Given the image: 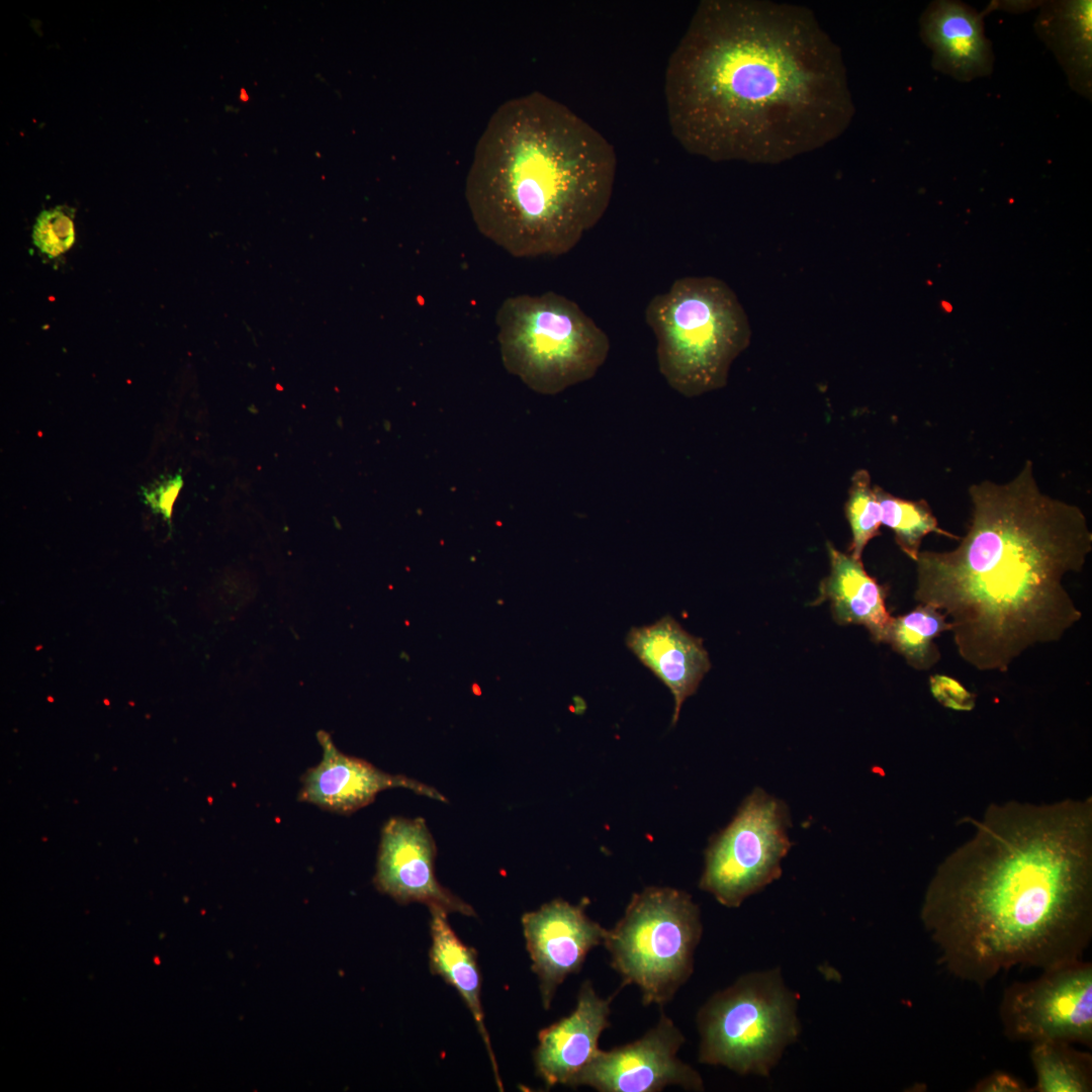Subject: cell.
Here are the masks:
<instances>
[{
	"label": "cell",
	"mask_w": 1092,
	"mask_h": 1092,
	"mask_svg": "<svg viewBox=\"0 0 1092 1092\" xmlns=\"http://www.w3.org/2000/svg\"><path fill=\"white\" fill-rule=\"evenodd\" d=\"M932 696L945 708L968 712L976 705V696L969 692L959 680L944 674L929 677Z\"/></svg>",
	"instance_id": "cell-27"
},
{
	"label": "cell",
	"mask_w": 1092,
	"mask_h": 1092,
	"mask_svg": "<svg viewBox=\"0 0 1092 1092\" xmlns=\"http://www.w3.org/2000/svg\"><path fill=\"white\" fill-rule=\"evenodd\" d=\"M495 324L506 369L541 394L593 378L607 360V334L573 300L547 291L499 305Z\"/></svg>",
	"instance_id": "cell-6"
},
{
	"label": "cell",
	"mask_w": 1092,
	"mask_h": 1092,
	"mask_svg": "<svg viewBox=\"0 0 1092 1092\" xmlns=\"http://www.w3.org/2000/svg\"><path fill=\"white\" fill-rule=\"evenodd\" d=\"M182 486L183 478L180 472L162 476L150 485L142 487L143 502L170 525L173 505Z\"/></svg>",
	"instance_id": "cell-26"
},
{
	"label": "cell",
	"mask_w": 1092,
	"mask_h": 1092,
	"mask_svg": "<svg viewBox=\"0 0 1092 1092\" xmlns=\"http://www.w3.org/2000/svg\"><path fill=\"white\" fill-rule=\"evenodd\" d=\"M436 844L422 818H390L382 828L374 885L401 904L424 903L475 916L473 908L437 880Z\"/></svg>",
	"instance_id": "cell-12"
},
{
	"label": "cell",
	"mask_w": 1092,
	"mask_h": 1092,
	"mask_svg": "<svg viewBox=\"0 0 1092 1092\" xmlns=\"http://www.w3.org/2000/svg\"><path fill=\"white\" fill-rule=\"evenodd\" d=\"M1091 1L1053 2L1037 18V30L1062 63L1078 92L1091 87Z\"/></svg>",
	"instance_id": "cell-20"
},
{
	"label": "cell",
	"mask_w": 1092,
	"mask_h": 1092,
	"mask_svg": "<svg viewBox=\"0 0 1092 1092\" xmlns=\"http://www.w3.org/2000/svg\"><path fill=\"white\" fill-rule=\"evenodd\" d=\"M844 513L852 536L849 554L861 559L864 547L880 534L882 525V509L866 469H858L851 476Z\"/></svg>",
	"instance_id": "cell-24"
},
{
	"label": "cell",
	"mask_w": 1092,
	"mask_h": 1092,
	"mask_svg": "<svg viewBox=\"0 0 1092 1092\" xmlns=\"http://www.w3.org/2000/svg\"><path fill=\"white\" fill-rule=\"evenodd\" d=\"M875 489L882 509V524L894 532L896 543L912 560H917L922 539L929 533L960 539L939 527L925 499L901 498L879 485Z\"/></svg>",
	"instance_id": "cell-23"
},
{
	"label": "cell",
	"mask_w": 1092,
	"mask_h": 1092,
	"mask_svg": "<svg viewBox=\"0 0 1092 1092\" xmlns=\"http://www.w3.org/2000/svg\"><path fill=\"white\" fill-rule=\"evenodd\" d=\"M1008 986L999 1005L1012 1041L1059 1040L1092 1046V964L1082 959L1041 970Z\"/></svg>",
	"instance_id": "cell-10"
},
{
	"label": "cell",
	"mask_w": 1092,
	"mask_h": 1092,
	"mask_svg": "<svg viewBox=\"0 0 1092 1092\" xmlns=\"http://www.w3.org/2000/svg\"><path fill=\"white\" fill-rule=\"evenodd\" d=\"M672 135L713 162L779 164L820 149L855 109L839 47L807 7L704 0L671 53Z\"/></svg>",
	"instance_id": "cell-1"
},
{
	"label": "cell",
	"mask_w": 1092,
	"mask_h": 1092,
	"mask_svg": "<svg viewBox=\"0 0 1092 1092\" xmlns=\"http://www.w3.org/2000/svg\"><path fill=\"white\" fill-rule=\"evenodd\" d=\"M699 1061L766 1077L798 1038V997L775 968L741 976L715 993L697 1016Z\"/></svg>",
	"instance_id": "cell-7"
},
{
	"label": "cell",
	"mask_w": 1092,
	"mask_h": 1092,
	"mask_svg": "<svg viewBox=\"0 0 1092 1092\" xmlns=\"http://www.w3.org/2000/svg\"><path fill=\"white\" fill-rule=\"evenodd\" d=\"M429 967L433 975L440 976L447 984L456 989L475 1021L489 1056L495 1082L503 1091L496 1061L484 1023V1014L480 1001V974L476 950L466 945L454 932L448 921V912L431 906Z\"/></svg>",
	"instance_id": "cell-19"
},
{
	"label": "cell",
	"mask_w": 1092,
	"mask_h": 1092,
	"mask_svg": "<svg viewBox=\"0 0 1092 1092\" xmlns=\"http://www.w3.org/2000/svg\"><path fill=\"white\" fill-rule=\"evenodd\" d=\"M972 519L950 551H920L915 600L941 612L960 656L1005 672L1036 644L1057 642L1082 618L1064 587L1092 550L1082 510L1040 491L1027 460L1009 482L969 488Z\"/></svg>",
	"instance_id": "cell-3"
},
{
	"label": "cell",
	"mask_w": 1092,
	"mask_h": 1092,
	"mask_svg": "<svg viewBox=\"0 0 1092 1092\" xmlns=\"http://www.w3.org/2000/svg\"><path fill=\"white\" fill-rule=\"evenodd\" d=\"M786 804L757 788L709 845L699 883L722 905L735 908L779 879L788 853Z\"/></svg>",
	"instance_id": "cell-9"
},
{
	"label": "cell",
	"mask_w": 1092,
	"mask_h": 1092,
	"mask_svg": "<svg viewBox=\"0 0 1092 1092\" xmlns=\"http://www.w3.org/2000/svg\"><path fill=\"white\" fill-rule=\"evenodd\" d=\"M612 998L600 997L592 982L585 981L578 992L574 1010L540 1030L534 1051L537 1076L546 1087L567 1085L574 1080L600 1051L602 1032L609 1027Z\"/></svg>",
	"instance_id": "cell-15"
},
{
	"label": "cell",
	"mask_w": 1092,
	"mask_h": 1092,
	"mask_svg": "<svg viewBox=\"0 0 1092 1092\" xmlns=\"http://www.w3.org/2000/svg\"><path fill=\"white\" fill-rule=\"evenodd\" d=\"M522 926L541 1001L548 1009L558 986L579 972L590 949L604 942L607 929L587 917L582 903L562 899L525 913Z\"/></svg>",
	"instance_id": "cell-13"
},
{
	"label": "cell",
	"mask_w": 1092,
	"mask_h": 1092,
	"mask_svg": "<svg viewBox=\"0 0 1092 1092\" xmlns=\"http://www.w3.org/2000/svg\"><path fill=\"white\" fill-rule=\"evenodd\" d=\"M951 629V624L941 612L919 604L911 612L892 618L884 642L890 644L913 668L927 670L940 659V652L933 640Z\"/></svg>",
	"instance_id": "cell-22"
},
{
	"label": "cell",
	"mask_w": 1092,
	"mask_h": 1092,
	"mask_svg": "<svg viewBox=\"0 0 1092 1092\" xmlns=\"http://www.w3.org/2000/svg\"><path fill=\"white\" fill-rule=\"evenodd\" d=\"M830 573L819 586L812 605L827 600L837 624L862 625L874 641L884 642L892 616L886 607V588L866 571L861 559L827 544Z\"/></svg>",
	"instance_id": "cell-18"
},
{
	"label": "cell",
	"mask_w": 1092,
	"mask_h": 1092,
	"mask_svg": "<svg viewBox=\"0 0 1092 1092\" xmlns=\"http://www.w3.org/2000/svg\"><path fill=\"white\" fill-rule=\"evenodd\" d=\"M323 749L321 761L301 777L298 801L338 814H351L373 802L376 795L391 788H404L441 802L446 798L436 789L414 779L390 775L370 762L341 752L330 735L317 733Z\"/></svg>",
	"instance_id": "cell-14"
},
{
	"label": "cell",
	"mask_w": 1092,
	"mask_h": 1092,
	"mask_svg": "<svg viewBox=\"0 0 1092 1092\" xmlns=\"http://www.w3.org/2000/svg\"><path fill=\"white\" fill-rule=\"evenodd\" d=\"M645 321L656 338L660 373L687 397L724 387L751 337L735 292L712 276L676 279L650 299Z\"/></svg>",
	"instance_id": "cell-5"
},
{
	"label": "cell",
	"mask_w": 1092,
	"mask_h": 1092,
	"mask_svg": "<svg viewBox=\"0 0 1092 1092\" xmlns=\"http://www.w3.org/2000/svg\"><path fill=\"white\" fill-rule=\"evenodd\" d=\"M685 1041L664 1014L641 1038L610 1051L600 1050L574 1080L572 1087L601 1092H656L669 1085L703 1091L699 1073L677 1058Z\"/></svg>",
	"instance_id": "cell-11"
},
{
	"label": "cell",
	"mask_w": 1092,
	"mask_h": 1092,
	"mask_svg": "<svg viewBox=\"0 0 1092 1092\" xmlns=\"http://www.w3.org/2000/svg\"><path fill=\"white\" fill-rule=\"evenodd\" d=\"M976 1092H1026L1028 1087L1006 1072H994L981 1079L974 1087Z\"/></svg>",
	"instance_id": "cell-28"
},
{
	"label": "cell",
	"mask_w": 1092,
	"mask_h": 1092,
	"mask_svg": "<svg viewBox=\"0 0 1092 1092\" xmlns=\"http://www.w3.org/2000/svg\"><path fill=\"white\" fill-rule=\"evenodd\" d=\"M32 242L50 258L65 253L75 242L72 215L62 206L42 210L33 225Z\"/></svg>",
	"instance_id": "cell-25"
},
{
	"label": "cell",
	"mask_w": 1092,
	"mask_h": 1092,
	"mask_svg": "<svg viewBox=\"0 0 1092 1092\" xmlns=\"http://www.w3.org/2000/svg\"><path fill=\"white\" fill-rule=\"evenodd\" d=\"M920 35L932 52V66L960 81L990 75L991 43L981 14L957 1H934L920 18Z\"/></svg>",
	"instance_id": "cell-17"
},
{
	"label": "cell",
	"mask_w": 1092,
	"mask_h": 1092,
	"mask_svg": "<svg viewBox=\"0 0 1092 1092\" xmlns=\"http://www.w3.org/2000/svg\"><path fill=\"white\" fill-rule=\"evenodd\" d=\"M928 884L920 919L954 977L1082 959L1092 937L1091 799L991 805Z\"/></svg>",
	"instance_id": "cell-2"
},
{
	"label": "cell",
	"mask_w": 1092,
	"mask_h": 1092,
	"mask_svg": "<svg viewBox=\"0 0 1092 1092\" xmlns=\"http://www.w3.org/2000/svg\"><path fill=\"white\" fill-rule=\"evenodd\" d=\"M614 147L540 92L504 102L479 138L465 197L478 231L518 258L560 256L605 214Z\"/></svg>",
	"instance_id": "cell-4"
},
{
	"label": "cell",
	"mask_w": 1092,
	"mask_h": 1092,
	"mask_svg": "<svg viewBox=\"0 0 1092 1092\" xmlns=\"http://www.w3.org/2000/svg\"><path fill=\"white\" fill-rule=\"evenodd\" d=\"M625 643L670 691L674 700V725L685 700L697 692L711 668L703 640L686 631L672 616L665 615L650 625L632 627Z\"/></svg>",
	"instance_id": "cell-16"
},
{
	"label": "cell",
	"mask_w": 1092,
	"mask_h": 1092,
	"mask_svg": "<svg viewBox=\"0 0 1092 1092\" xmlns=\"http://www.w3.org/2000/svg\"><path fill=\"white\" fill-rule=\"evenodd\" d=\"M702 929L688 893L649 887L632 896L603 943L623 986L636 985L645 1005H663L692 975Z\"/></svg>",
	"instance_id": "cell-8"
},
{
	"label": "cell",
	"mask_w": 1092,
	"mask_h": 1092,
	"mask_svg": "<svg viewBox=\"0 0 1092 1092\" xmlns=\"http://www.w3.org/2000/svg\"><path fill=\"white\" fill-rule=\"evenodd\" d=\"M1030 1061L1035 1073L1032 1092H1090L1092 1056L1072 1043L1043 1040L1031 1043Z\"/></svg>",
	"instance_id": "cell-21"
}]
</instances>
